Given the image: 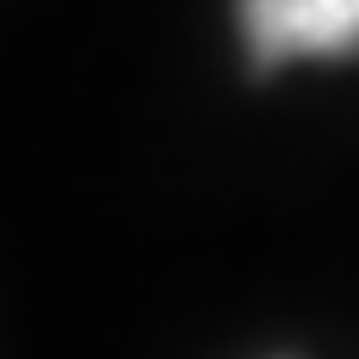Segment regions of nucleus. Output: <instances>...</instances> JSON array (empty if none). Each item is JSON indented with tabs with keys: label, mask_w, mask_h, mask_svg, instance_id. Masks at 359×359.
Instances as JSON below:
<instances>
[{
	"label": "nucleus",
	"mask_w": 359,
	"mask_h": 359,
	"mask_svg": "<svg viewBox=\"0 0 359 359\" xmlns=\"http://www.w3.org/2000/svg\"><path fill=\"white\" fill-rule=\"evenodd\" d=\"M240 36L257 72L287 60H359V0H240Z\"/></svg>",
	"instance_id": "obj_1"
}]
</instances>
